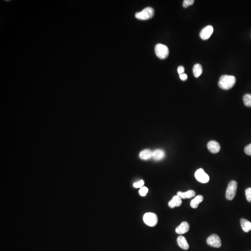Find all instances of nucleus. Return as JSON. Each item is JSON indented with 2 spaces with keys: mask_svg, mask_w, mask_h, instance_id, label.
<instances>
[{
  "mask_svg": "<svg viewBox=\"0 0 251 251\" xmlns=\"http://www.w3.org/2000/svg\"><path fill=\"white\" fill-rule=\"evenodd\" d=\"M177 195L181 197V199H190L194 197L195 195V192L192 190H190L185 192L179 191L177 193Z\"/></svg>",
  "mask_w": 251,
  "mask_h": 251,
  "instance_id": "4468645a",
  "label": "nucleus"
},
{
  "mask_svg": "<svg viewBox=\"0 0 251 251\" xmlns=\"http://www.w3.org/2000/svg\"><path fill=\"white\" fill-rule=\"evenodd\" d=\"M203 196L201 195H197L194 199L192 200L190 202V206L192 208H198V205L203 200Z\"/></svg>",
  "mask_w": 251,
  "mask_h": 251,
  "instance_id": "dca6fc26",
  "label": "nucleus"
},
{
  "mask_svg": "<svg viewBox=\"0 0 251 251\" xmlns=\"http://www.w3.org/2000/svg\"><path fill=\"white\" fill-rule=\"evenodd\" d=\"M158 217L156 214L153 213H147L143 216V221L149 227H155L158 223Z\"/></svg>",
  "mask_w": 251,
  "mask_h": 251,
  "instance_id": "39448f33",
  "label": "nucleus"
},
{
  "mask_svg": "<svg viewBox=\"0 0 251 251\" xmlns=\"http://www.w3.org/2000/svg\"><path fill=\"white\" fill-rule=\"evenodd\" d=\"M154 14L155 10L154 9L148 7L145 8L140 12L136 13L135 16L139 20H146L153 17Z\"/></svg>",
  "mask_w": 251,
  "mask_h": 251,
  "instance_id": "f03ea898",
  "label": "nucleus"
},
{
  "mask_svg": "<svg viewBox=\"0 0 251 251\" xmlns=\"http://www.w3.org/2000/svg\"><path fill=\"white\" fill-rule=\"evenodd\" d=\"M177 71L178 74L179 75H181V74L184 73V71H185V68L182 66H180L178 67Z\"/></svg>",
  "mask_w": 251,
  "mask_h": 251,
  "instance_id": "393cba45",
  "label": "nucleus"
},
{
  "mask_svg": "<svg viewBox=\"0 0 251 251\" xmlns=\"http://www.w3.org/2000/svg\"><path fill=\"white\" fill-rule=\"evenodd\" d=\"M155 52L160 59H166L169 55V49L167 46L162 44H157L155 47Z\"/></svg>",
  "mask_w": 251,
  "mask_h": 251,
  "instance_id": "20e7f679",
  "label": "nucleus"
},
{
  "mask_svg": "<svg viewBox=\"0 0 251 251\" xmlns=\"http://www.w3.org/2000/svg\"><path fill=\"white\" fill-rule=\"evenodd\" d=\"M192 72H193L194 76L196 78H198L199 76H200V75L203 72V68H202V66L198 63L194 65L193 69H192Z\"/></svg>",
  "mask_w": 251,
  "mask_h": 251,
  "instance_id": "a211bd4d",
  "label": "nucleus"
},
{
  "mask_svg": "<svg viewBox=\"0 0 251 251\" xmlns=\"http://www.w3.org/2000/svg\"><path fill=\"white\" fill-rule=\"evenodd\" d=\"M245 193L247 201L251 203V188L246 189L245 191Z\"/></svg>",
  "mask_w": 251,
  "mask_h": 251,
  "instance_id": "aec40b11",
  "label": "nucleus"
},
{
  "mask_svg": "<svg viewBox=\"0 0 251 251\" xmlns=\"http://www.w3.org/2000/svg\"><path fill=\"white\" fill-rule=\"evenodd\" d=\"M182 199L179 195H175L172 197V200L168 202V206L173 208L175 207H179L182 204Z\"/></svg>",
  "mask_w": 251,
  "mask_h": 251,
  "instance_id": "9b49d317",
  "label": "nucleus"
},
{
  "mask_svg": "<svg viewBox=\"0 0 251 251\" xmlns=\"http://www.w3.org/2000/svg\"><path fill=\"white\" fill-rule=\"evenodd\" d=\"M241 225L242 229L245 232L248 233L251 230V223L246 219H241Z\"/></svg>",
  "mask_w": 251,
  "mask_h": 251,
  "instance_id": "2eb2a0df",
  "label": "nucleus"
},
{
  "mask_svg": "<svg viewBox=\"0 0 251 251\" xmlns=\"http://www.w3.org/2000/svg\"><path fill=\"white\" fill-rule=\"evenodd\" d=\"M195 178L200 182L207 183L209 181V176L202 168H200L195 172L194 174Z\"/></svg>",
  "mask_w": 251,
  "mask_h": 251,
  "instance_id": "423d86ee",
  "label": "nucleus"
},
{
  "mask_svg": "<svg viewBox=\"0 0 251 251\" xmlns=\"http://www.w3.org/2000/svg\"><path fill=\"white\" fill-rule=\"evenodd\" d=\"M144 184V182L143 180H140V181H138L137 182H136V183H134V188H141L142 187H143V185Z\"/></svg>",
  "mask_w": 251,
  "mask_h": 251,
  "instance_id": "5701e85b",
  "label": "nucleus"
},
{
  "mask_svg": "<svg viewBox=\"0 0 251 251\" xmlns=\"http://www.w3.org/2000/svg\"><path fill=\"white\" fill-rule=\"evenodd\" d=\"M208 149L211 153L216 154L218 153L221 150V146L217 141L215 140L210 141L207 145Z\"/></svg>",
  "mask_w": 251,
  "mask_h": 251,
  "instance_id": "1a4fd4ad",
  "label": "nucleus"
},
{
  "mask_svg": "<svg viewBox=\"0 0 251 251\" xmlns=\"http://www.w3.org/2000/svg\"><path fill=\"white\" fill-rule=\"evenodd\" d=\"M236 81V78L234 76L223 75L220 78L218 84L221 89L229 90L234 86Z\"/></svg>",
  "mask_w": 251,
  "mask_h": 251,
  "instance_id": "f257e3e1",
  "label": "nucleus"
},
{
  "mask_svg": "<svg viewBox=\"0 0 251 251\" xmlns=\"http://www.w3.org/2000/svg\"><path fill=\"white\" fill-rule=\"evenodd\" d=\"M207 242L210 246L215 248H219L221 245V239L217 234H213L208 237Z\"/></svg>",
  "mask_w": 251,
  "mask_h": 251,
  "instance_id": "0eeeda50",
  "label": "nucleus"
},
{
  "mask_svg": "<svg viewBox=\"0 0 251 251\" xmlns=\"http://www.w3.org/2000/svg\"><path fill=\"white\" fill-rule=\"evenodd\" d=\"M148 191V189L146 187H143L140 188L139 190V193L141 196H145L147 195Z\"/></svg>",
  "mask_w": 251,
  "mask_h": 251,
  "instance_id": "412c9836",
  "label": "nucleus"
},
{
  "mask_svg": "<svg viewBox=\"0 0 251 251\" xmlns=\"http://www.w3.org/2000/svg\"><path fill=\"white\" fill-rule=\"evenodd\" d=\"M165 156V153L164 151L160 149L155 150L153 152L152 158L156 161H159L164 158Z\"/></svg>",
  "mask_w": 251,
  "mask_h": 251,
  "instance_id": "f8f14e48",
  "label": "nucleus"
},
{
  "mask_svg": "<svg viewBox=\"0 0 251 251\" xmlns=\"http://www.w3.org/2000/svg\"><path fill=\"white\" fill-rule=\"evenodd\" d=\"M244 151L245 154L248 156H251V143L245 147Z\"/></svg>",
  "mask_w": 251,
  "mask_h": 251,
  "instance_id": "b1692460",
  "label": "nucleus"
},
{
  "mask_svg": "<svg viewBox=\"0 0 251 251\" xmlns=\"http://www.w3.org/2000/svg\"><path fill=\"white\" fill-rule=\"evenodd\" d=\"M190 229V225L188 223L184 221L180 224V225L177 227L175 232L177 234H182L186 233Z\"/></svg>",
  "mask_w": 251,
  "mask_h": 251,
  "instance_id": "9d476101",
  "label": "nucleus"
},
{
  "mask_svg": "<svg viewBox=\"0 0 251 251\" xmlns=\"http://www.w3.org/2000/svg\"><path fill=\"white\" fill-rule=\"evenodd\" d=\"M238 184L235 180H232L229 183L226 190L225 197L227 200H232L234 199L237 192Z\"/></svg>",
  "mask_w": 251,
  "mask_h": 251,
  "instance_id": "7ed1b4c3",
  "label": "nucleus"
},
{
  "mask_svg": "<svg viewBox=\"0 0 251 251\" xmlns=\"http://www.w3.org/2000/svg\"><path fill=\"white\" fill-rule=\"evenodd\" d=\"M178 245L180 248L183 249V250H187L189 249V245L187 241L186 238L183 236H180L178 237L177 240Z\"/></svg>",
  "mask_w": 251,
  "mask_h": 251,
  "instance_id": "ddd939ff",
  "label": "nucleus"
},
{
  "mask_svg": "<svg viewBox=\"0 0 251 251\" xmlns=\"http://www.w3.org/2000/svg\"><path fill=\"white\" fill-rule=\"evenodd\" d=\"M213 28L211 25H208L203 28L200 32V36L202 40L208 39L213 33Z\"/></svg>",
  "mask_w": 251,
  "mask_h": 251,
  "instance_id": "6e6552de",
  "label": "nucleus"
},
{
  "mask_svg": "<svg viewBox=\"0 0 251 251\" xmlns=\"http://www.w3.org/2000/svg\"><path fill=\"white\" fill-rule=\"evenodd\" d=\"M152 154H153V152H152L150 150H144L142 151L140 154V157L141 159L143 160H148L152 157Z\"/></svg>",
  "mask_w": 251,
  "mask_h": 251,
  "instance_id": "f3484780",
  "label": "nucleus"
},
{
  "mask_svg": "<svg viewBox=\"0 0 251 251\" xmlns=\"http://www.w3.org/2000/svg\"><path fill=\"white\" fill-rule=\"evenodd\" d=\"M194 0H184L183 2V6L184 8H188L194 3Z\"/></svg>",
  "mask_w": 251,
  "mask_h": 251,
  "instance_id": "4be33fe9",
  "label": "nucleus"
},
{
  "mask_svg": "<svg viewBox=\"0 0 251 251\" xmlns=\"http://www.w3.org/2000/svg\"><path fill=\"white\" fill-rule=\"evenodd\" d=\"M243 102L245 105L248 107H251V95L247 94L243 96Z\"/></svg>",
  "mask_w": 251,
  "mask_h": 251,
  "instance_id": "6ab92c4d",
  "label": "nucleus"
},
{
  "mask_svg": "<svg viewBox=\"0 0 251 251\" xmlns=\"http://www.w3.org/2000/svg\"><path fill=\"white\" fill-rule=\"evenodd\" d=\"M180 78L182 81H186L188 79V75H187V74L183 73V74H181V75H180Z\"/></svg>",
  "mask_w": 251,
  "mask_h": 251,
  "instance_id": "a878e982",
  "label": "nucleus"
}]
</instances>
